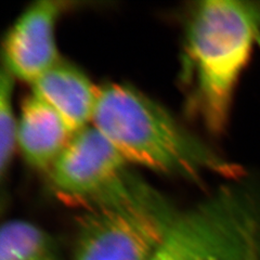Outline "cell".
<instances>
[{"label":"cell","mask_w":260,"mask_h":260,"mask_svg":"<svg viewBox=\"0 0 260 260\" xmlns=\"http://www.w3.org/2000/svg\"><path fill=\"white\" fill-rule=\"evenodd\" d=\"M259 43L260 3L203 0L189 10L180 79L190 115L211 135L225 132L240 78Z\"/></svg>","instance_id":"obj_1"},{"label":"cell","mask_w":260,"mask_h":260,"mask_svg":"<svg viewBox=\"0 0 260 260\" xmlns=\"http://www.w3.org/2000/svg\"><path fill=\"white\" fill-rule=\"evenodd\" d=\"M92 126L129 164L200 183L206 175L240 180L244 169L193 135L172 113L123 83L98 87Z\"/></svg>","instance_id":"obj_2"},{"label":"cell","mask_w":260,"mask_h":260,"mask_svg":"<svg viewBox=\"0 0 260 260\" xmlns=\"http://www.w3.org/2000/svg\"><path fill=\"white\" fill-rule=\"evenodd\" d=\"M172 202L138 175L77 218L73 260H151L179 214Z\"/></svg>","instance_id":"obj_3"},{"label":"cell","mask_w":260,"mask_h":260,"mask_svg":"<svg viewBox=\"0 0 260 260\" xmlns=\"http://www.w3.org/2000/svg\"><path fill=\"white\" fill-rule=\"evenodd\" d=\"M257 198L240 184H225L179 211L151 260H260Z\"/></svg>","instance_id":"obj_4"},{"label":"cell","mask_w":260,"mask_h":260,"mask_svg":"<svg viewBox=\"0 0 260 260\" xmlns=\"http://www.w3.org/2000/svg\"><path fill=\"white\" fill-rule=\"evenodd\" d=\"M110 140L94 126L79 130L47 173L53 197L81 210L114 197L136 174Z\"/></svg>","instance_id":"obj_5"},{"label":"cell","mask_w":260,"mask_h":260,"mask_svg":"<svg viewBox=\"0 0 260 260\" xmlns=\"http://www.w3.org/2000/svg\"><path fill=\"white\" fill-rule=\"evenodd\" d=\"M73 3L40 0L24 10L4 40L3 61L14 77L30 85L61 60L55 43V26Z\"/></svg>","instance_id":"obj_6"},{"label":"cell","mask_w":260,"mask_h":260,"mask_svg":"<svg viewBox=\"0 0 260 260\" xmlns=\"http://www.w3.org/2000/svg\"><path fill=\"white\" fill-rule=\"evenodd\" d=\"M31 93L50 105L72 135L91 125L98 87L76 65L61 59L31 84Z\"/></svg>","instance_id":"obj_7"},{"label":"cell","mask_w":260,"mask_h":260,"mask_svg":"<svg viewBox=\"0 0 260 260\" xmlns=\"http://www.w3.org/2000/svg\"><path fill=\"white\" fill-rule=\"evenodd\" d=\"M72 136L56 112L39 96L31 93L23 100L16 145L29 166L48 173Z\"/></svg>","instance_id":"obj_8"},{"label":"cell","mask_w":260,"mask_h":260,"mask_svg":"<svg viewBox=\"0 0 260 260\" xmlns=\"http://www.w3.org/2000/svg\"><path fill=\"white\" fill-rule=\"evenodd\" d=\"M0 260H59V254L51 235L42 228L11 219L0 230Z\"/></svg>","instance_id":"obj_9"},{"label":"cell","mask_w":260,"mask_h":260,"mask_svg":"<svg viewBox=\"0 0 260 260\" xmlns=\"http://www.w3.org/2000/svg\"><path fill=\"white\" fill-rule=\"evenodd\" d=\"M14 77L5 68L0 74V176L2 182L9 172L18 137V118L13 110Z\"/></svg>","instance_id":"obj_10"}]
</instances>
